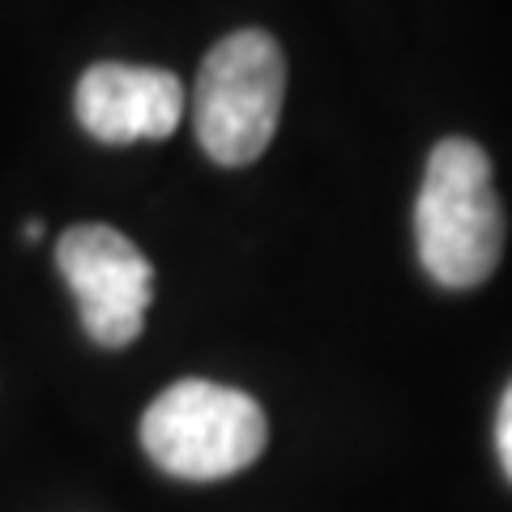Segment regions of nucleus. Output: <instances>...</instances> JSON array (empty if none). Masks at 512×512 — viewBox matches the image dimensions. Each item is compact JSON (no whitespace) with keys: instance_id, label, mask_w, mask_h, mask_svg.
I'll list each match as a JSON object with an SVG mask.
<instances>
[{"instance_id":"nucleus-1","label":"nucleus","mask_w":512,"mask_h":512,"mask_svg":"<svg viewBox=\"0 0 512 512\" xmlns=\"http://www.w3.org/2000/svg\"><path fill=\"white\" fill-rule=\"evenodd\" d=\"M414 244L427 278L444 291L483 286L504 252V210L491 188V158L470 137H444L427 158L414 201Z\"/></svg>"},{"instance_id":"nucleus-2","label":"nucleus","mask_w":512,"mask_h":512,"mask_svg":"<svg viewBox=\"0 0 512 512\" xmlns=\"http://www.w3.org/2000/svg\"><path fill=\"white\" fill-rule=\"evenodd\" d=\"M286 60L269 30H235L201 60L192 90V128L218 167L256 163L278 133Z\"/></svg>"},{"instance_id":"nucleus-3","label":"nucleus","mask_w":512,"mask_h":512,"mask_svg":"<svg viewBox=\"0 0 512 512\" xmlns=\"http://www.w3.org/2000/svg\"><path fill=\"white\" fill-rule=\"evenodd\" d=\"M269 423L248 393L214 380H180L141 414V448L158 470L214 483L248 470L265 453Z\"/></svg>"},{"instance_id":"nucleus-4","label":"nucleus","mask_w":512,"mask_h":512,"mask_svg":"<svg viewBox=\"0 0 512 512\" xmlns=\"http://www.w3.org/2000/svg\"><path fill=\"white\" fill-rule=\"evenodd\" d=\"M56 269L82 308V325L94 346L124 350L137 342L150 312L154 269L133 239L103 222L69 227L56 244Z\"/></svg>"},{"instance_id":"nucleus-5","label":"nucleus","mask_w":512,"mask_h":512,"mask_svg":"<svg viewBox=\"0 0 512 512\" xmlns=\"http://www.w3.org/2000/svg\"><path fill=\"white\" fill-rule=\"evenodd\" d=\"M77 124L103 146H137L163 141L184 120L180 77L154 64H90L73 90Z\"/></svg>"},{"instance_id":"nucleus-6","label":"nucleus","mask_w":512,"mask_h":512,"mask_svg":"<svg viewBox=\"0 0 512 512\" xmlns=\"http://www.w3.org/2000/svg\"><path fill=\"white\" fill-rule=\"evenodd\" d=\"M495 453H500V466L512 483V384L500 397V410H495Z\"/></svg>"},{"instance_id":"nucleus-7","label":"nucleus","mask_w":512,"mask_h":512,"mask_svg":"<svg viewBox=\"0 0 512 512\" xmlns=\"http://www.w3.org/2000/svg\"><path fill=\"white\" fill-rule=\"evenodd\" d=\"M39 235H43V222H39V218H26V227H22V239H26V244H35Z\"/></svg>"}]
</instances>
